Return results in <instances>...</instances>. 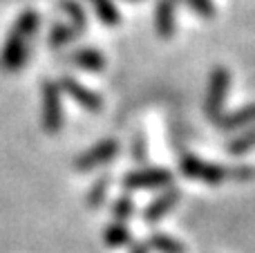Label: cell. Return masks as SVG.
<instances>
[{
    "instance_id": "6da1fadb",
    "label": "cell",
    "mask_w": 255,
    "mask_h": 253,
    "mask_svg": "<svg viewBox=\"0 0 255 253\" xmlns=\"http://www.w3.org/2000/svg\"><path fill=\"white\" fill-rule=\"evenodd\" d=\"M38 27V13L36 11H25L16 20L11 34H9L7 43L2 49V67L9 72H16L18 67L25 65L27 58V43H29L31 34Z\"/></svg>"
},
{
    "instance_id": "7a4b0ae2",
    "label": "cell",
    "mask_w": 255,
    "mask_h": 253,
    "mask_svg": "<svg viewBox=\"0 0 255 253\" xmlns=\"http://www.w3.org/2000/svg\"><path fill=\"white\" fill-rule=\"evenodd\" d=\"M63 106H61V90L56 83L47 81L43 85V128L45 132L54 134L63 126Z\"/></svg>"
},
{
    "instance_id": "3957f363",
    "label": "cell",
    "mask_w": 255,
    "mask_h": 253,
    "mask_svg": "<svg viewBox=\"0 0 255 253\" xmlns=\"http://www.w3.org/2000/svg\"><path fill=\"white\" fill-rule=\"evenodd\" d=\"M117 152H119V141H115V139H106V141L92 146L88 152H83V155L74 161V166L81 170V173H88V170L97 168V166L112 161L117 157Z\"/></svg>"
},
{
    "instance_id": "277c9868",
    "label": "cell",
    "mask_w": 255,
    "mask_h": 253,
    "mask_svg": "<svg viewBox=\"0 0 255 253\" xmlns=\"http://www.w3.org/2000/svg\"><path fill=\"white\" fill-rule=\"evenodd\" d=\"M58 90H63L72 101H76L81 108H85V110H90V112H99L103 108V101L97 92L88 90L85 85H81L79 81L70 79V76H63V79L58 81Z\"/></svg>"
},
{
    "instance_id": "5b68a950",
    "label": "cell",
    "mask_w": 255,
    "mask_h": 253,
    "mask_svg": "<svg viewBox=\"0 0 255 253\" xmlns=\"http://www.w3.org/2000/svg\"><path fill=\"white\" fill-rule=\"evenodd\" d=\"M172 179V175L163 168H148V170H134V173L126 175L124 186L134 188V191H143V188H157L163 186Z\"/></svg>"
},
{
    "instance_id": "8992f818",
    "label": "cell",
    "mask_w": 255,
    "mask_h": 253,
    "mask_svg": "<svg viewBox=\"0 0 255 253\" xmlns=\"http://www.w3.org/2000/svg\"><path fill=\"white\" fill-rule=\"evenodd\" d=\"M72 61H74V65L83 67L88 72H101L106 67V58L97 49H79V52L72 54Z\"/></svg>"
},
{
    "instance_id": "52a82bcc",
    "label": "cell",
    "mask_w": 255,
    "mask_h": 253,
    "mask_svg": "<svg viewBox=\"0 0 255 253\" xmlns=\"http://www.w3.org/2000/svg\"><path fill=\"white\" fill-rule=\"evenodd\" d=\"M175 202H177V193H166V195L159 197V200H154L152 204L143 211V218L148 220V222H154V220H159L161 215H166L168 211L172 209Z\"/></svg>"
},
{
    "instance_id": "ba28073f",
    "label": "cell",
    "mask_w": 255,
    "mask_h": 253,
    "mask_svg": "<svg viewBox=\"0 0 255 253\" xmlns=\"http://www.w3.org/2000/svg\"><path fill=\"white\" fill-rule=\"evenodd\" d=\"M103 240H106V245L110 247V249H119V247L130 245L132 233L128 231L124 224H110V227L106 229V233H103Z\"/></svg>"
},
{
    "instance_id": "9c48e42d",
    "label": "cell",
    "mask_w": 255,
    "mask_h": 253,
    "mask_svg": "<svg viewBox=\"0 0 255 253\" xmlns=\"http://www.w3.org/2000/svg\"><path fill=\"white\" fill-rule=\"evenodd\" d=\"M61 7H63V11L67 13V16L72 18V29H74V34L76 36H81L85 31V25H88V20H85V13H83V9L79 7V4L74 2V0H61Z\"/></svg>"
},
{
    "instance_id": "30bf717a",
    "label": "cell",
    "mask_w": 255,
    "mask_h": 253,
    "mask_svg": "<svg viewBox=\"0 0 255 253\" xmlns=\"http://www.w3.org/2000/svg\"><path fill=\"white\" fill-rule=\"evenodd\" d=\"M90 2H92L94 11H97L101 22H106L110 27L119 22V9H117V4L112 0H90Z\"/></svg>"
},
{
    "instance_id": "8fae6325",
    "label": "cell",
    "mask_w": 255,
    "mask_h": 253,
    "mask_svg": "<svg viewBox=\"0 0 255 253\" xmlns=\"http://www.w3.org/2000/svg\"><path fill=\"white\" fill-rule=\"evenodd\" d=\"M157 29L161 36H170L172 31V0H163L157 9Z\"/></svg>"
},
{
    "instance_id": "7c38bea8",
    "label": "cell",
    "mask_w": 255,
    "mask_h": 253,
    "mask_svg": "<svg viewBox=\"0 0 255 253\" xmlns=\"http://www.w3.org/2000/svg\"><path fill=\"white\" fill-rule=\"evenodd\" d=\"M74 29H72V25H56L52 29V34H49V45L52 47H63V45H67L72 38H74Z\"/></svg>"
},
{
    "instance_id": "4fadbf2b",
    "label": "cell",
    "mask_w": 255,
    "mask_h": 253,
    "mask_svg": "<svg viewBox=\"0 0 255 253\" xmlns=\"http://www.w3.org/2000/svg\"><path fill=\"white\" fill-rule=\"evenodd\" d=\"M150 247L161 253H181L184 251V247L179 245V242H175L172 238L168 236H152L150 238Z\"/></svg>"
},
{
    "instance_id": "5bb4252c",
    "label": "cell",
    "mask_w": 255,
    "mask_h": 253,
    "mask_svg": "<svg viewBox=\"0 0 255 253\" xmlns=\"http://www.w3.org/2000/svg\"><path fill=\"white\" fill-rule=\"evenodd\" d=\"M112 213H115V218L119 220V222H124V220H128L132 213H134V204H132L130 197H121V200L115 202V206H112Z\"/></svg>"
},
{
    "instance_id": "9a60e30c",
    "label": "cell",
    "mask_w": 255,
    "mask_h": 253,
    "mask_svg": "<svg viewBox=\"0 0 255 253\" xmlns=\"http://www.w3.org/2000/svg\"><path fill=\"white\" fill-rule=\"evenodd\" d=\"M106 191H108V177H101V179H99V182L92 186V191H90L88 204L97 209V206L103 202V197H106Z\"/></svg>"
},
{
    "instance_id": "2e32d148",
    "label": "cell",
    "mask_w": 255,
    "mask_h": 253,
    "mask_svg": "<svg viewBox=\"0 0 255 253\" xmlns=\"http://www.w3.org/2000/svg\"><path fill=\"white\" fill-rule=\"evenodd\" d=\"M130 253H148V245H136Z\"/></svg>"
}]
</instances>
